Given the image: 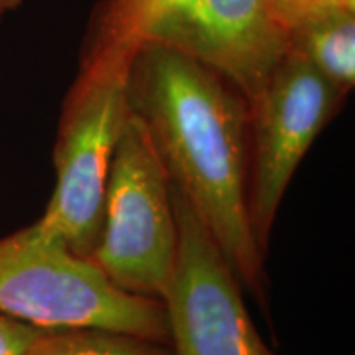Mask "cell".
Returning <instances> with one entry per match:
<instances>
[{"label": "cell", "mask_w": 355, "mask_h": 355, "mask_svg": "<svg viewBox=\"0 0 355 355\" xmlns=\"http://www.w3.org/2000/svg\"><path fill=\"white\" fill-rule=\"evenodd\" d=\"M128 110L243 290L268 308L265 254L248 214V101L194 58L139 42L128 71Z\"/></svg>", "instance_id": "1"}, {"label": "cell", "mask_w": 355, "mask_h": 355, "mask_svg": "<svg viewBox=\"0 0 355 355\" xmlns=\"http://www.w3.org/2000/svg\"><path fill=\"white\" fill-rule=\"evenodd\" d=\"M137 42L101 38L66 97L55 144L56 184L35 227L91 259L115 145L128 117V71Z\"/></svg>", "instance_id": "2"}, {"label": "cell", "mask_w": 355, "mask_h": 355, "mask_svg": "<svg viewBox=\"0 0 355 355\" xmlns=\"http://www.w3.org/2000/svg\"><path fill=\"white\" fill-rule=\"evenodd\" d=\"M0 314L44 327H99L170 344L165 304L119 290L86 257L35 227L0 239Z\"/></svg>", "instance_id": "3"}, {"label": "cell", "mask_w": 355, "mask_h": 355, "mask_svg": "<svg viewBox=\"0 0 355 355\" xmlns=\"http://www.w3.org/2000/svg\"><path fill=\"white\" fill-rule=\"evenodd\" d=\"M176 248L171 181L141 122L128 110L109 166L91 260L119 290L163 303Z\"/></svg>", "instance_id": "4"}, {"label": "cell", "mask_w": 355, "mask_h": 355, "mask_svg": "<svg viewBox=\"0 0 355 355\" xmlns=\"http://www.w3.org/2000/svg\"><path fill=\"white\" fill-rule=\"evenodd\" d=\"M109 21L102 38L175 48L227 79L248 104L290 50L266 0H137Z\"/></svg>", "instance_id": "5"}, {"label": "cell", "mask_w": 355, "mask_h": 355, "mask_svg": "<svg viewBox=\"0 0 355 355\" xmlns=\"http://www.w3.org/2000/svg\"><path fill=\"white\" fill-rule=\"evenodd\" d=\"M344 99L304 58L288 50L248 104V214L265 257L290 181Z\"/></svg>", "instance_id": "6"}, {"label": "cell", "mask_w": 355, "mask_h": 355, "mask_svg": "<svg viewBox=\"0 0 355 355\" xmlns=\"http://www.w3.org/2000/svg\"><path fill=\"white\" fill-rule=\"evenodd\" d=\"M178 227L165 304L173 355H279L257 331L242 285L209 230L171 184Z\"/></svg>", "instance_id": "7"}, {"label": "cell", "mask_w": 355, "mask_h": 355, "mask_svg": "<svg viewBox=\"0 0 355 355\" xmlns=\"http://www.w3.org/2000/svg\"><path fill=\"white\" fill-rule=\"evenodd\" d=\"M290 50L347 97L355 84V12L332 8L296 25L288 33Z\"/></svg>", "instance_id": "8"}, {"label": "cell", "mask_w": 355, "mask_h": 355, "mask_svg": "<svg viewBox=\"0 0 355 355\" xmlns=\"http://www.w3.org/2000/svg\"><path fill=\"white\" fill-rule=\"evenodd\" d=\"M28 355H173L170 344L99 327L46 329Z\"/></svg>", "instance_id": "9"}, {"label": "cell", "mask_w": 355, "mask_h": 355, "mask_svg": "<svg viewBox=\"0 0 355 355\" xmlns=\"http://www.w3.org/2000/svg\"><path fill=\"white\" fill-rule=\"evenodd\" d=\"M273 15L290 33L296 25L332 8H344L340 0H266Z\"/></svg>", "instance_id": "10"}, {"label": "cell", "mask_w": 355, "mask_h": 355, "mask_svg": "<svg viewBox=\"0 0 355 355\" xmlns=\"http://www.w3.org/2000/svg\"><path fill=\"white\" fill-rule=\"evenodd\" d=\"M44 327L0 314V355H28Z\"/></svg>", "instance_id": "11"}, {"label": "cell", "mask_w": 355, "mask_h": 355, "mask_svg": "<svg viewBox=\"0 0 355 355\" xmlns=\"http://www.w3.org/2000/svg\"><path fill=\"white\" fill-rule=\"evenodd\" d=\"M21 2H24V0H0V21H2V19L8 12L15 10Z\"/></svg>", "instance_id": "12"}, {"label": "cell", "mask_w": 355, "mask_h": 355, "mask_svg": "<svg viewBox=\"0 0 355 355\" xmlns=\"http://www.w3.org/2000/svg\"><path fill=\"white\" fill-rule=\"evenodd\" d=\"M133 2H137V0H117L114 6V10H121V8L130 6V3H133Z\"/></svg>", "instance_id": "13"}, {"label": "cell", "mask_w": 355, "mask_h": 355, "mask_svg": "<svg viewBox=\"0 0 355 355\" xmlns=\"http://www.w3.org/2000/svg\"><path fill=\"white\" fill-rule=\"evenodd\" d=\"M340 6H343L345 10L355 12V0H340Z\"/></svg>", "instance_id": "14"}]
</instances>
